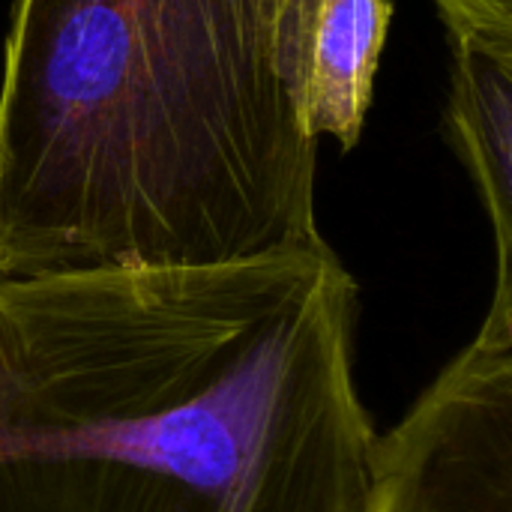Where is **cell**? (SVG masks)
I'll return each mask as SVG.
<instances>
[{"label":"cell","mask_w":512,"mask_h":512,"mask_svg":"<svg viewBox=\"0 0 512 512\" xmlns=\"http://www.w3.org/2000/svg\"><path fill=\"white\" fill-rule=\"evenodd\" d=\"M357 312L327 243L0 273V512H363Z\"/></svg>","instance_id":"6da1fadb"},{"label":"cell","mask_w":512,"mask_h":512,"mask_svg":"<svg viewBox=\"0 0 512 512\" xmlns=\"http://www.w3.org/2000/svg\"><path fill=\"white\" fill-rule=\"evenodd\" d=\"M279 0H18L0 84V273L195 270L327 243Z\"/></svg>","instance_id":"7a4b0ae2"},{"label":"cell","mask_w":512,"mask_h":512,"mask_svg":"<svg viewBox=\"0 0 512 512\" xmlns=\"http://www.w3.org/2000/svg\"><path fill=\"white\" fill-rule=\"evenodd\" d=\"M363 512H512V288L387 435Z\"/></svg>","instance_id":"3957f363"},{"label":"cell","mask_w":512,"mask_h":512,"mask_svg":"<svg viewBox=\"0 0 512 512\" xmlns=\"http://www.w3.org/2000/svg\"><path fill=\"white\" fill-rule=\"evenodd\" d=\"M390 21V0H279L273 63L312 141H360Z\"/></svg>","instance_id":"277c9868"},{"label":"cell","mask_w":512,"mask_h":512,"mask_svg":"<svg viewBox=\"0 0 512 512\" xmlns=\"http://www.w3.org/2000/svg\"><path fill=\"white\" fill-rule=\"evenodd\" d=\"M447 138L468 168L498 249L495 288H512V54L450 42Z\"/></svg>","instance_id":"5b68a950"},{"label":"cell","mask_w":512,"mask_h":512,"mask_svg":"<svg viewBox=\"0 0 512 512\" xmlns=\"http://www.w3.org/2000/svg\"><path fill=\"white\" fill-rule=\"evenodd\" d=\"M450 42L512 54V0H435Z\"/></svg>","instance_id":"8992f818"}]
</instances>
